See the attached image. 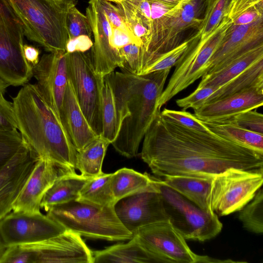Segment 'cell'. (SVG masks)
<instances>
[{
  "mask_svg": "<svg viewBox=\"0 0 263 263\" xmlns=\"http://www.w3.org/2000/svg\"><path fill=\"white\" fill-rule=\"evenodd\" d=\"M141 159L155 175L214 177L232 167H263V153L212 132L185 127L159 110L143 139Z\"/></svg>",
  "mask_w": 263,
  "mask_h": 263,
  "instance_id": "cell-1",
  "label": "cell"
},
{
  "mask_svg": "<svg viewBox=\"0 0 263 263\" xmlns=\"http://www.w3.org/2000/svg\"><path fill=\"white\" fill-rule=\"evenodd\" d=\"M171 68L144 75L112 71L105 77L112 88L120 128L111 143L128 158L136 156L148 128L160 110L158 101Z\"/></svg>",
  "mask_w": 263,
  "mask_h": 263,
  "instance_id": "cell-2",
  "label": "cell"
},
{
  "mask_svg": "<svg viewBox=\"0 0 263 263\" xmlns=\"http://www.w3.org/2000/svg\"><path fill=\"white\" fill-rule=\"evenodd\" d=\"M12 100L17 129L39 158L67 170H75L78 152L35 85H24Z\"/></svg>",
  "mask_w": 263,
  "mask_h": 263,
  "instance_id": "cell-3",
  "label": "cell"
},
{
  "mask_svg": "<svg viewBox=\"0 0 263 263\" xmlns=\"http://www.w3.org/2000/svg\"><path fill=\"white\" fill-rule=\"evenodd\" d=\"M24 35L51 53L66 51V18L75 0H7Z\"/></svg>",
  "mask_w": 263,
  "mask_h": 263,
  "instance_id": "cell-4",
  "label": "cell"
},
{
  "mask_svg": "<svg viewBox=\"0 0 263 263\" xmlns=\"http://www.w3.org/2000/svg\"><path fill=\"white\" fill-rule=\"evenodd\" d=\"M205 3V0L179 3L161 16L152 18L149 35L141 47L137 75H142L161 54L182 43L186 31L199 26Z\"/></svg>",
  "mask_w": 263,
  "mask_h": 263,
  "instance_id": "cell-5",
  "label": "cell"
},
{
  "mask_svg": "<svg viewBox=\"0 0 263 263\" xmlns=\"http://www.w3.org/2000/svg\"><path fill=\"white\" fill-rule=\"evenodd\" d=\"M46 215L82 237L114 241L133 236L119 219L114 206L75 200L51 207Z\"/></svg>",
  "mask_w": 263,
  "mask_h": 263,
  "instance_id": "cell-6",
  "label": "cell"
},
{
  "mask_svg": "<svg viewBox=\"0 0 263 263\" xmlns=\"http://www.w3.org/2000/svg\"><path fill=\"white\" fill-rule=\"evenodd\" d=\"M0 263H93V251L82 236L66 230L43 241L6 248Z\"/></svg>",
  "mask_w": 263,
  "mask_h": 263,
  "instance_id": "cell-7",
  "label": "cell"
},
{
  "mask_svg": "<svg viewBox=\"0 0 263 263\" xmlns=\"http://www.w3.org/2000/svg\"><path fill=\"white\" fill-rule=\"evenodd\" d=\"M167 220L185 239L204 241L215 237L222 224L214 212L204 210L154 177Z\"/></svg>",
  "mask_w": 263,
  "mask_h": 263,
  "instance_id": "cell-8",
  "label": "cell"
},
{
  "mask_svg": "<svg viewBox=\"0 0 263 263\" xmlns=\"http://www.w3.org/2000/svg\"><path fill=\"white\" fill-rule=\"evenodd\" d=\"M262 183L263 167H232L216 175L208 196L209 210L219 216L239 211L252 200Z\"/></svg>",
  "mask_w": 263,
  "mask_h": 263,
  "instance_id": "cell-9",
  "label": "cell"
},
{
  "mask_svg": "<svg viewBox=\"0 0 263 263\" xmlns=\"http://www.w3.org/2000/svg\"><path fill=\"white\" fill-rule=\"evenodd\" d=\"M24 32L7 0H0V78L9 86L26 84L32 66L23 52Z\"/></svg>",
  "mask_w": 263,
  "mask_h": 263,
  "instance_id": "cell-10",
  "label": "cell"
},
{
  "mask_svg": "<svg viewBox=\"0 0 263 263\" xmlns=\"http://www.w3.org/2000/svg\"><path fill=\"white\" fill-rule=\"evenodd\" d=\"M232 24L228 10L219 26L201 48L187 47L176 63L174 72L159 98V109L206 73L209 61Z\"/></svg>",
  "mask_w": 263,
  "mask_h": 263,
  "instance_id": "cell-11",
  "label": "cell"
},
{
  "mask_svg": "<svg viewBox=\"0 0 263 263\" xmlns=\"http://www.w3.org/2000/svg\"><path fill=\"white\" fill-rule=\"evenodd\" d=\"M68 77L79 105L89 125L100 136L102 132V88L104 77L97 73L91 54L68 53Z\"/></svg>",
  "mask_w": 263,
  "mask_h": 263,
  "instance_id": "cell-12",
  "label": "cell"
},
{
  "mask_svg": "<svg viewBox=\"0 0 263 263\" xmlns=\"http://www.w3.org/2000/svg\"><path fill=\"white\" fill-rule=\"evenodd\" d=\"M136 235L157 262H217V260L193 252L182 235L168 220L158 221L138 229Z\"/></svg>",
  "mask_w": 263,
  "mask_h": 263,
  "instance_id": "cell-13",
  "label": "cell"
},
{
  "mask_svg": "<svg viewBox=\"0 0 263 263\" xmlns=\"http://www.w3.org/2000/svg\"><path fill=\"white\" fill-rule=\"evenodd\" d=\"M65 230L64 227L41 212L13 211L0 220V241L7 248L43 241Z\"/></svg>",
  "mask_w": 263,
  "mask_h": 263,
  "instance_id": "cell-14",
  "label": "cell"
},
{
  "mask_svg": "<svg viewBox=\"0 0 263 263\" xmlns=\"http://www.w3.org/2000/svg\"><path fill=\"white\" fill-rule=\"evenodd\" d=\"M86 15L94 38L91 54L97 73L104 77L117 67L122 69L123 59L113 45L115 26L108 18L100 0H89Z\"/></svg>",
  "mask_w": 263,
  "mask_h": 263,
  "instance_id": "cell-15",
  "label": "cell"
},
{
  "mask_svg": "<svg viewBox=\"0 0 263 263\" xmlns=\"http://www.w3.org/2000/svg\"><path fill=\"white\" fill-rule=\"evenodd\" d=\"M35 85L42 98L60 120V112L69 80L68 52L44 54L32 67ZM61 121V120H60Z\"/></svg>",
  "mask_w": 263,
  "mask_h": 263,
  "instance_id": "cell-16",
  "label": "cell"
},
{
  "mask_svg": "<svg viewBox=\"0 0 263 263\" xmlns=\"http://www.w3.org/2000/svg\"><path fill=\"white\" fill-rule=\"evenodd\" d=\"M114 208L120 221L133 235L142 227L167 220L156 186V189L141 191L121 199Z\"/></svg>",
  "mask_w": 263,
  "mask_h": 263,
  "instance_id": "cell-17",
  "label": "cell"
},
{
  "mask_svg": "<svg viewBox=\"0 0 263 263\" xmlns=\"http://www.w3.org/2000/svg\"><path fill=\"white\" fill-rule=\"evenodd\" d=\"M262 44L263 18L247 25L232 24L209 61L205 74L221 70L241 55Z\"/></svg>",
  "mask_w": 263,
  "mask_h": 263,
  "instance_id": "cell-18",
  "label": "cell"
},
{
  "mask_svg": "<svg viewBox=\"0 0 263 263\" xmlns=\"http://www.w3.org/2000/svg\"><path fill=\"white\" fill-rule=\"evenodd\" d=\"M39 159L27 144L0 170V220L12 210Z\"/></svg>",
  "mask_w": 263,
  "mask_h": 263,
  "instance_id": "cell-19",
  "label": "cell"
},
{
  "mask_svg": "<svg viewBox=\"0 0 263 263\" xmlns=\"http://www.w3.org/2000/svg\"><path fill=\"white\" fill-rule=\"evenodd\" d=\"M69 171L47 159L39 158L14 203L12 211L40 212L41 201L46 192L61 175Z\"/></svg>",
  "mask_w": 263,
  "mask_h": 263,
  "instance_id": "cell-20",
  "label": "cell"
},
{
  "mask_svg": "<svg viewBox=\"0 0 263 263\" xmlns=\"http://www.w3.org/2000/svg\"><path fill=\"white\" fill-rule=\"evenodd\" d=\"M262 105L263 88H254L205 103L194 109V115L203 122H218Z\"/></svg>",
  "mask_w": 263,
  "mask_h": 263,
  "instance_id": "cell-21",
  "label": "cell"
},
{
  "mask_svg": "<svg viewBox=\"0 0 263 263\" xmlns=\"http://www.w3.org/2000/svg\"><path fill=\"white\" fill-rule=\"evenodd\" d=\"M60 120L77 152L99 137L84 115L69 79L60 112Z\"/></svg>",
  "mask_w": 263,
  "mask_h": 263,
  "instance_id": "cell-22",
  "label": "cell"
},
{
  "mask_svg": "<svg viewBox=\"0 0 263 263\" xmlns=\"http://www.w3.org/2000/svg\"><path fill=\"white\" fill-rule=\"evenodd\" d=\"M154 263L155 257L143 246L136 235L125 243L116 244L93 252V263Z\"/></svg>",
  "mask_w": 263,
  "mask_h": 263,
  "instance_id": "cell-23",
  "label": "cell"
},
{
  "mask_svg": "<svg viewBox=\"0 0 263 263\" xmlns=\"http://www.w3.org/2000/svg\"><path fill=\"white\" fill-rule=\"evenodd\" d=\"M91 178L69 171L61 175L44 195L41 208L47 211L51 207L77 200L84 185Z\"/></svg>",
  "mask_w": 263,
  "mask_h": 263,
  "instance_id": "cell-24",
  "label": "cell"
},
{
  "mask_svg": "<svg viewBox=\"0 0 263 263\" xmlns=\"http://www.w3.org/2000/svg\"><path fill=\"white\" fill-rule=\"evenodd\" d=\"M213 177L178 175L165 177L162 180L166 185L198 207L210 211L207 199Z\"/></svg>",
  "mask_w": 263,
  "mask_h": 263,
  "instance_id": "cell-25",
  "label": "cell"
},
{
  "mask_svg": "<svg viewBox=\"0 0 263 263\" xmlns=\"http://www.w3.org/2000/svg\"><path fill=\"white\" fill-rule=\"evenodd\" d=\"M116 5L133 35L143 41L148 35L152 22L149 1L123 0Z\"/></svg>",
  "mask_w": 263,
  "mask_h": 263,
  "instance_id": "cell-26",
  "label": "cell"
},
{
  "mask_svg": "<svg viewBox=\"0 0 263 263\" xmlns=\"http://www.w3.org/2000/svg\"><path fill=\"white\" fill-rule=\"evenodd\" d=\"M110 186L116 203L134 194L156 189L153 177L126 167L111 173Z\"/></svg>",
  "mask_w": 263,
  "mask_h": 263,
  "instance_id": "cell-27",
  "label": "cell"
},
{
  "mask_svg": "<svg viewBox=\"0 0 263 263\" xmlns=\"http://www.w3.org/2000/svg\"><path fill=\"white\" fill-rule=\"evenodd\" d=\"M254 88H263V58L259 59L241 73L221 85L204 104Z\"/></svg>",
  "mask_w": 263,
  "mask_h": 263,
  "instance_id": "cell-28",
  "label": "cell"
},
{
  "mask_svg": "<svg viewBox=\"0 0 263 263\" xmlns=\"http://www.w3.org/2000/svg\"><path fill=\"white\" fill-rule=\"evenodd\" d=\"M261 58H263V44L241 55L221 70L204 74L198 87L208 86H221L241 73Z\"/></svg>",
  "mask_w": 263,
  "mask_h": 263,
  "instance_id": "cell-29",
  "label": "cell"
},
{
  "mask_svg": "<svg viewBox=\"0 0 263 263\" xmlns=\"http://www.w3.org/2000/svg\"><path fill=\"white\" fill-rule=\"evenodd\" d=\"M110 143L101 136L77 152L76 169L82 175L93 178L101 175L107 149Z\"/></svg>",
  "mask_w": 263,
  "mask_h": 263,
  "instance_id": "cell-30",
  "label": "cell"
},
{
  "mask_svg": "<svg viewBox=\"0 0 263 263\" xmlns=\"http://www.w3.org/2000/svg\"><path fill=\"white\" fill-rule=\"evenodd\" d=\"M201 122L216 135L263 153V134L242 128L227 121Z\"/></svg>",
  "mask_w": 263,
  "mask_h": 263,
  "instance_id": "cell-31",
  "label": "cell"
},
{
  "mask_svg": "<svg viewBox=\"0 0 263 263\" xmlns=\"http://www.w3.org/2000/svg\"><path fill=\"white\" fill-rule=\"evenodd\" d=\"M111 173L91 178L80 191L77 200L100 206H114L116 203L111 186Z\"/></svg>",
  "mask_w": 263,
  "mask_h": 263,
  "instance_id": "cell-32",
  "label": "cell"
},
{
  "mask_svg": "<svg viewBox=\"0 0 263 263\" xmlns=\"http://www.w3.org/2000/svg\"><path fill=\"white\" fill-rule=\"evenodd\" d=\"M102 137L111 144L116 139L120 128V122L112 88L106 77L102 88Z\"/></svg>",
  "mask_w": 263,
  "mask_h": 263,
  "instance_id": "cell-33",
  "label": "cell"
},
{
  "mask_svg": "<svg viewBox=\"0 0 263 263\" xmlns=\"http://www.w3.org/2000/svg\"><path fill=\"white\" fill-rule=\"evenodd\" d=\"M239 220L248 231L257 234L263 232V192L261 187L241 210Z\"/></svg>",
  "mask_w": 263,
  "mask_h": 263,
  "instance_id": "cell-34",
  "label": "cell"
},
{
  "mask_svg": "<svg viewBox=\"0 0 263 263\" xmlns=\"http://www.w3.org/2000/svg\"><path fill=\"white\" fill-rule=\"evenodd\" d=\"M27 144L17 129L0 131V170Z\"/></svg>",
  "mask_w": 263,
  "mask_h": 263,
  "instance_id": "cell-35",
  "label": "cell"
},
{
  "mask_svg": "<svg viewBox=\"0 0 263 263\" xmlns=\"http://www.w3.org/2000/svg\"><path fill=\"white\" fill-rule=\"evenodd\" d=\"M66 26L68 40L81 35L91 37L92 32L88 19L76 7H71L68 10L66 18Z\"/></svg>",
  "mask_w": 263,
  "mask_h": 263,
  "instance_id": "cell-36",
  "label": "cell"
},
{
  "mask_svg": "<svg viewBox=\"0 0 263 263\" xmlns=\"http://www.w3.org/2000/svg\"><path fill=\"white\" fill-rule=\"evenodd\" d=\"M188 42L184 40L179 45L174 49L161 54L145 70L142 75L148 74L154 71L172 68L188 46Z\"/></svg>",
  "mask_w": 263,
  "mask_h": 263,
  "instance_id": "cell-37",
  "label": "cell"
},
{
  "mask_svg": "<svg viewBox=\"0 0 263 263\" xmlns=\"http://www.w3.org/2000/svg\"><path fill=\"white\" fill-rule=\"evenodd\" d=\"M220 86H208L197 88L189 96L176 100V103L183 110L191 108L193 109L197 108L203 105L205 101Z\"/></svg>",
  "mask_w": 263,
  "mask_h": 263,
  "instance_id": "cell-38",
  "label": "cell"
},
{
  "mask_svg": "<svg viewBox=\"0 0 263 263\" xmlns=\"http://www.w3.org/2000/svg\"><path fill=\"white\" fill-rule=\"evenodd\" d=\"M225 121H229L248 130L263 134V115L257 112L256 109L245 111Z\"/></svg>",
  "mask_w": 263,
  "mask_h": 263,
  "instance_id": "cell-39",
  "label": "cell"
},
{
  "mask_svg": "<svg viewBox=\"0 0 263 263\" xmlns=\"http://www.w3.org/2000/svg\"><path fill=\"white\" fill-rule=\"evenodd\" d=\"M161 114L163 116L185 127L201 132H208L209 130L194 114H192L186 110L177 111L164 108L161 111Z\"/></svg>",
  "mask_w": 263,
  "mask_h": 263,
  "instance_id": "cell-40",
  "label": "cell"
},
{
  "mask_svg": "<svg viewBox=\"0 0 263 263\" xmlns=\"http://www.w3.org/2000/svg\"><path fill=\"white\" fill-rule=\"evenodd\" d=\"M141 46L135 43L125 46L120 51L123 60L122 70L137 74L139 64Z\"/></svg>",
  "mask_w": 263,
  "mask_h": 263,
  "instance_id": "cell-41",
  "label": "cell"
},
{
  "mask_svg": "<svg viewBox=\"0 0 263 263\" xmlns=\"http://www.w3.org/2000/svg\"><path fill=\"white\" fill-rule=\"evenodd\" d=\"M17 129L16 117L12 103L0 95V131Z\"/></svg>",
  "mask_w": 263,
  "mask_h": 263,
  "instance_id": "cell-42",
  "label": "cell"
},
{
  "mask_svg": "<svg viewBox=\"0 0 263 263\" xmlns=\"http://www.w3.org/2000/svg\"><path fill=\"white\" fill-rule=\"evenodd\" d=\"M93 46V42L90 37L81 35L74 39L69 40L66 45V52H87Z\"/></svg>",
  "mask_w": 263,
  "mask_h": 263,
  "instance_id": "cell-43",
  "label": "cell"
},
{
  "mask_svg": "<svg viewBox=\"0 0 263 263\" xmlns=\"http://www.w3.org/2000/svg\"><path fill=\"white\" fill-rule=\"evenodd\" d=\"M23 52L27 62L32 67L35 66L39 62L40 50L36 47L24 44Z\"/></svg>",
  "mask_w": 263,
  "mask_h": 263,
  "instance_id": "cell-44",
  "label": "cell"
},
{
  "mask_svg": "<svg viewBox=\"0 0 263 263\" xmlns=\"http://www.w3.org/2000/svg\"><path fill=\"white\" fill-rule=\"evenodd\" d=\"M154 1L159 2L173 7L177 5L181 1V0H151Z\"/></svg>",
  "mask_w": 263,
  "mask_h": 263,
  "instance_id": "cell-45",
  "label": "cell"
},
{
  "mask_svg": "<svg viewBox=\"0 0 263 263\" xmlns=\"http://www.w3.org/2000/svg\"><path fill=\"white\" fill-rule=\"evenodd\" d=\"M9 85L0 78V95H4Z\"/></svg>",
  "mask_w": 263,
  "mask_h": 263,
  "instance_id": "cell-46",
  "label": "cell"
},
{
  "mask_svg": "<svg viewBox=\"0 0 263 263\" xmlns=\"http://www.w3.org/2000/svg\"><path fill=\"white\" fill-rule=\"evenodd\" d=\"M6 248H5L3 245L2 244L1 242L0 241V258L2 256L3 254H4Z\"/></svg>",
  "mask_w": 263,
  "mask_h": 263,
  "instance_id": "cell-47",
  "label": "cell"
},
{
  "mask_svg": "<svg viewBox=\"0 0 263 263\" xmlns=\"http://www.w3.org/2000/svg\"><path fill=\"white\" fill-rule=\"evenodd\" d=\"M106 1L110 2L111 3H114L115 4H117L120 3L123 0H106Z\"/></svg>",
  "mask_w": 263,
  "mask_h": 263,
  "instance_id": "cell-48",
  "label": "cell"
},
{
  "mask_svg": "<svg viewBox=\"0 0 263 263\" xmlns=\"http://www.w3.org/2000/svg\"><path fill=\"white\" fill-rule=\"evenodd\" d=\"M191 0H181L180 2L179 3H186Z\"/></svg>",
  "mask_w": 263,
  "mask_h": 263,
  "instance_id": "cell-49",
  "label": "cell"
}]
</instances>
